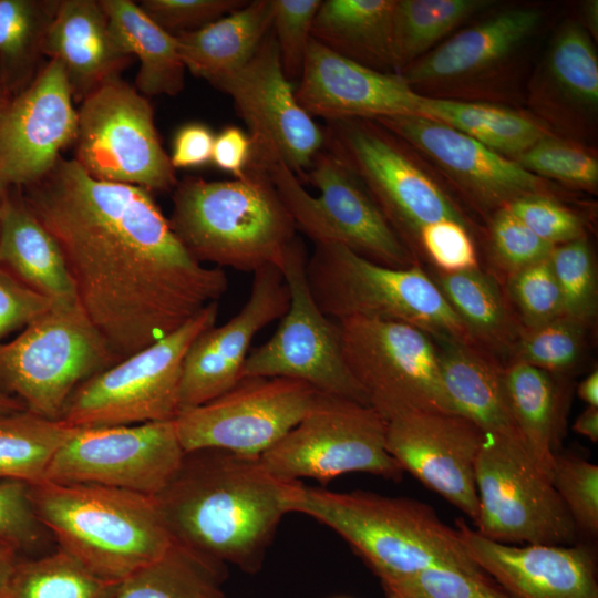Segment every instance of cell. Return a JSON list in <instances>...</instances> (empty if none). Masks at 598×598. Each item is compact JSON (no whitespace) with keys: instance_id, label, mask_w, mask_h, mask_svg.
I'll list each match as a JSON object with an SVG mask.
<instances>
[{"instance_id":"obj_37","label":"cell","mask_w":598,"mask_h":598,"mask_svg":"<svg viewBox=\"0 0 598 598\" xmlns=\"http://www.w3.org/2000/svg\"><path fill=\"white\" fill-rule=\"evenodd\" d=\"M75 427L28 410L0 415V481L29 485L43 480L48 466Z\"/></svg>"},{"instance_id":"obj_7","label":"cell","mask_w":598,"mask_h":598,"mask_svg":"<svg viewBox=\"0 0 598 598\" xmlns=\"http://www.w3.org/2000/svg\"><path fill=\"white\" fill-rule=\"evenodd\" d=\"M268 171L296 229L315 245H341L391 268L415 265L412 252L361 179L324 147L316 154L303 177L319 189L317 197L303 188L283 162L272 163Z\"/></svg>"},{"instance_id":"obj_61","label":"cell","mask_w":598,"mask_h":598,"mask_svg":"<svg viewBox=\"0 0 598 598\" xmlns=\"http://www.w3.org/2000/svg\"><path fill=\"white\" fill-rule=\"evenodd\" d=\"M10 186L4 183L2 179H0V230H1V223H2V216L3 210L7 202V197L9 194Z\"/></svg>"},{"instance_id":"obj_13","label":"cell","mask_w":598,"mask_h":598,"mask_svg":"<svg viewBox=\"0 0 598 598\" xmlns=\"http://www.w3.org/2000/svg\"><path fill=\"white\" fill-rule=\"evenodd\" d=\"M73 146V159L95 179L148 192L171 190L178 183L151 103L121 78L81 102Z\"/></svg>"},{"instance_id":"obj_27","label":"cell","mask_w":598,"mask_h":598,"mask_svg":"<svg viewBox=\"0 0 598 598\" xmlns=\"http://www.w3.org/2000/svg\"><path fill=\"white\" fill-rule=\"evenodd\" d=\"M0 267L54 305H78L58 243L23 196L10 190L0 230Z\"/></svg>"},{"instance_id":"obj_47","label":"cell","mask_w":598,"mask_h":598,"mask_svg":"<svg viewBox=\"0 0 598 598\" xmlns=\"http://www.w3.org/2000/svg\"><path fill=\"white\" fill-rule=\"evenodd\" d=\"M508 293L524 329L538 327L564 315L560 291L549 259L509 275Z\"/></svg>"},{"instance_id":"obj_25","label":"cell","mask_w":598,"mask_h":598,"mask_svg":"<svg viewBox=\"0 0 598 598\" xmlns=\"http://www.w3.org/2000/svg\"><path fill=\"white\" fill-rule=\"evenodd\" d=\"M42 53L62 64L73 100L80 103L104 83L121 78L133 60L115 41L95 0H59Z\"/></svg>"},{"instance_id":"obj_24","label":"cell","mask_w":598,"mask_h":598,"mask_svg":"<svg viewBox=\"0 0 598 598\" xmlns=\"http://www.w3.org/2000/svg\"><path fill=\"white\" fill-rule=\"evenodd\" d=\"M372 121L426 154L486 204L501 208L517 197L542 194L538 176L453 127L420 115Z\"/></svg>"},{"instance_id":"obj_43","label":"cell","mask_w":598,"mask_h":598,"mask_svg":"<svg viewBox=\"0 0 598 598\" xmlns=\"http://www.w3.org/2000/svg\"><path fill=\"white\" fill-rule=\"evenodd\" d=\"M386 598H516L487 574L431 567L381 585Z\"/></svg>"},{"instance_id":"obj_3","label":"cell","mask_w":598,"mask_h":598,"mask_svg":"<svg viewBox=\"0 0 598 598\" xmlns=\"http://www.w3.org/2000/svg\"><path fill=\"white\" fill-rule=\"evenodd\" d=\"M168 220L199 262L243 272L280 268L298 237L268 167L251 162L239 178L187 176L178 182Z\"/></svg>"},{"instance_id":"obj_40","label":"cell","mask_w":598,"mask_h":598,"mask_svg":"<svg viewBox=\"0 0 598 598\" xmlns=\"http://www.w3.org/2000/svg\"><path fill=\"white\" fill-rule=\"evenodd\" d=\"M491 3L488 0H395L392 49L396 70L405 69L461 22Z\"/></svg>"},{"instance_id":"obj_53","label":"cell","mask_w":598,"mask_h":598,"mask_svg":"<svg viewBox=\"0 0 598 598\" xmlns=\"http://www.w3.org/2000/svg\"><path fill=\"white\" fill-rule=\"evenodd\" d=\"M54 303L0 267V343L9 333L25 328Z\"/></svg>"},{"instance_id":"obj_45","label":"cell","mask_w":598,"mask_h":598,"mask_svg":"<svg viewBox=\"0 0 598 598\" xmlns=\"http://www.w3.org/2000/svg\"><path fill=\"white\" fill-rule=\"evenodd\" d=\"M527 172L585 189L598 184V162L584 148L565 141L543 137L514 159Z\"/></svg>"},{"instance_id":"obj_19","label":"cell","mask_w":598,"mask_h":598,"mask_svg":"<svg viewBox=\"0 0 598 598\" xmlns=\"http://www.w3.org/2000/svg\"><path fill=\"white\" fill-rule=\"evenodd\" d=\"M62 64L49 60L21 90L0 97V179L25 187L73 145L78 110Z\"/></svg>"},{"instance_id":"obj_21","label":"cell","mask_w":598,"mask_h":598,"mask_svg":"<svg viewBox=\"0 0 598 598\" xmlns=\"http://www.w3.org/2000/svg\"><path fill=\"white\" fill-rule=\"evenodd\" d=\"M289 302L280 268L267 266L255 271L248 300L238 313L226 323L203 331L188 348L183 363L179 412L231 389L241 379L254 338L281 319Z\"/></svg>"},{"instance_id":"obj_46","label":"cell","mask_w":598,"mask_h":598,"mask_svg":"<svg viewBox=\"0 0 598 598\" xmlns=\"http://www.w3.org/2000/svg\"><path fill=\"white\" fill-rule=\"evenodd\" d=\"M274 32L282 71L299 81L311 41V29L321 0H271Z\"/></svg>"},{"instance_id":"obj_42","label":"cell","mask_w":598,"mask_h":598,"mask_svg":"<svg viewBox=\"0 0 598 598\" xmlns=\"http://www.w3.org/2000/svg\"><path fill=\"white\" fill-rule=\"evenodd\" d=\"M564 315L587 324L597 313V277L592 252L582 236L555 246L549 257Z\"/></svg>"},{"instance_id":"obj_49","label":"cell","mask_w":598,"mask_h":598,"mask_svg":"<svg viewBox=\"0 0 598 598\" xmlns=\"http://www.w3.org/2000/svg\"><path fill=\"white\" fill-rule=\"evenodd\" d=\"M0 538L21 553L38 550L52 539L34 513L24 482L0 481Z\"/></svg>"},{"instance_id":"obj_10","label":"cell","mask_w":598,"mask_h":598,"mask_svg":"<svg viewBox=\"0 0 598 598\" xmlns=\"http://www.w3.org/2000/svg\"><path fill=\"white\" fill-rule=\"evenodd\" d=\"M386 421L372 406L318 392L301 419L259 461L278 478L326 484L362 472L400 481L403 471L385 447Z\"/></svg>"},{"instance_id":"obj_38","label":"cell","mask_w":598,"mask_h":598,"mask_svg":"<svg viewBox=\"0 0 598 598\" xmlns=\"http://www.w3.org/2000/svg\"><path fill=\"white\" fill-rule=\"evenodd\" d=\"M432 280L475 341L514 343L513 326L495 279L478 267L457 272L433 270Z\"/></svg>"},{"instance_id":"obj_26","label":"cell","mask_w":598,"mask_h":598,"mask_svg":"<svg viewBox=\"0 0 598 598\" xmlns=\"http://www.w3.org/2000/svg\"><path fill=\"white\" fill-rule=\"evenodd\" d=\"M540 12L512 9L470 27L422 55L400 74L410 85L468 78L503 61L538 27Z\"/></svg>"},{"instance_id":"obj_23","label":"cell","mask_w":598,"mask_h":598,"mask_svg":"<svg viewBox=\"0 0 598 598\" xmlns=\"http://www.w3.org/2000/svg\"><path fill=\"white\" fill-rule=\"evenodd\" d=\"M295 90L300 106L327 122L419 115L423 95L400 74L378 71L341 56L311 38Z\"/></svg>"},{"instance_id":"obj_51","label":"cell","mask_w":598,"mask_h":598,"mask_svg":"<svg viewBox=\"0 0 598 598\" xmlns=\"http://www.w3.org/2000/svg\"><path fill=\"white\" fill-rule=\"evenodd\" d=\"M245 0H143L140 8L163 30L176 35L205 25L243 8Z\"/></svg>"},{"instance_id":"obj_59","label":"cell","mask_w":598,"mask_h":598,"mask_svg":"<svg viewBox=\"0 0 598 598\" xmlns=\"http://www.w3.org/2000/svg\"><path fill=\"white\" fill-rule=\"evenodd\" d=\"M584 21L591 32V35L597 38L598 33V2L597 0L587 1L582 8ZM590 35V37H591Z\"/></svg>"},{"instance_id":"obj_33","label":"cell","mask_w":598,"mask_h":598,"mask_svg":"<svg viewBox=\"0 0 598 598\" xmlns=\"http://www.w3.org/2000/svg\"><path fill=\"white\" fill-rule=\"evenodd\" d=\"M534 95L538 104L592 113L598 104V59L590 34L575 22L555 35L542 63Z\"/></svg>"},{"instance_id":"obj_6","label":"cell","mask_w":598,"mask_h":598,"mask_svg":"<svg viewBox=\"0 0 598 598\" xmlns=\"http://www.w3.org/2000/svg\"><path fill=\"white\" fill-rule=\"evenodd\" d=\"M307 281L320 310L340 321L362 317L413 326L436 341L475 344L439 287L419 266L400 269L370 261L336 244L315 245Z\"/></svg>"},{"instance_id":"obj_39","label":"cell","mask_w":598,"mask_h":598,"mask_svg":"<svg viewBox=\"0 0 598 598\" xmlns=\"http://www.w3.org/2000/svg\"><path fill=\"white\" fill-rule=\"evenodd\" d=\"M120 586L56 547L38 557L21 558L4 598H114Z\"/></svg>"},{"instance_id":"obj_32","label":"cell","mask_w":598,"mask_h":598,"mask_svg":"<svg viewBox=\"0 0 598 598\" xmlns=\"http://www.w3.org/2000/svg\"><path fill=\"white\" fill-rule=\"evenodd\" d=\"M503 391L512 422L532 458L550 477L558 453L561 402L549 372L512 362L502 371Z\"/></svg>"},{"instance_id":"obj_28","label":"cell","mask_w":598,"mask_h":598,"mask_svg":"<svg viewBox=\"0 0 598 598\" xmlns=\"http://www.w3.org/2000/svg\"><path fill=\"white\" fill-rule=\"evenodd\" d=\"M435 346L443 388L455 413L484 433L522 442L506 405L503 370L473 344L443 340Z\"/></svg>"},{"instance_id":"obj_50","label":"cell","mask_w":598,"mask_h":598,"mask_svg":"<svg viewBox=\"0 0 598 598\" xmlns=\"http://www.w3.org/2000/svg\"><path fill=\"white\" fill-rule=\"evenodd\" d=\"M503 207L553 246L582 237L579 217L544 194L520 196Z\"/></svg>"},{"instance_id":"obj_22","label":"cell","mask_w":598,"mask_h":598,"mask_svg":"<svg viewBox=\"0 0 598 598\" xmlns=\"http://www.w3.org/2000/svg\"><path fill=\"white\" fill-rule=\"evenodd\" d=\"M470 558L516 598H598L597 557L585 543L516 546L456 520Z\"/></svg>"},{"instance_id":"obj_35","label":"cell","mask_w":598,"mask_h":598,"mask_svg":"<svg viewBox=\"0 0 598 598\" xmlns=\"http://www.w3.org/2000/svg\"><path fill=\"white\" fill-rule=\"evenodd\" d=\"M225 577V566L174 543L159 559L122 581L114 598H229L221 588Z\"/></svg>"},{"instance_id":"obj_9","label":"cell","mask_w":598,"mask_h":598,"mask_svg":"<svg viewBox=\"0 0 598 598\" xmlns=\"http://www.w3.org/2000/svg\"><path fill=\"white\" fill-rule=\"evenodd\" d=\"M218 309V302L210 303L174 332L83 382L61 421L93 427L174 420L185 355L193 341L215 326Z\"/></svg>"},{"instance_id":"obj_52","label":"cell","mask_w":598,"mask_h":598,"mask_svg":"<svg viewBox=\"0 0 598 598\" xmlns=\"http://www.w3.org/2000/svg\"><path fill=\"white\" fill-rule=\"evenodd\" d=\"M442 272L477 268L475 246L465 223L442 220L423 227L415 240Z\"/></svg>"},{"instance_id":"obj_58","label":"cell","mask_w":598,"mask_h":598,"mask_svg":"<svg viewBox=\"0 0 598 598\" xmlns=\"http://www.w3.org/2000/svg\"><path fill=\"white\" fill-rule=\"evenodd\" d=\"M577 393L588 406L598 408V370L592 371L580 382Z\"/></svg>"},{"instance_id":"obj_34","label":"cell","mask_w":598,"mask_h":598,"mask_svg":"<svg viewBox=\"0 0 598 598\" xmlns=\"http://www.w3.org/2000/svg\"><path fill=\"white\" fill-rule=\"evenodd\" d=\"M419 115L453 127L501 155L514 157L548 135L534 120L485 103L423 96Z\"/></svg>"},{"instance_id":"obj_29","label":"cell","mask_w":598,"mask_h":598,"mask_svg":"<svg viewBox=\"0 0 598 598\" xmlns=\"http://www.w3.org/2000/svg\"><path fill=\"white\" fill-rule=\"evenodd\" d=\"M272 24V1L252 0L195 31L176 34L185 69L213 84L244 66Z\"/></svg>"},{"instance_id":"obj_2","label":"cell","mask_w":598,"mask_h":598,"mask_svg":"<svg viewBox=\"0 0 598 598\" xmlns=\"http://www.w3.org/2000/svg\"><path fill=\"white\" fill-rule=\"evenodd\" d=\"M299 483L276 477L259 457L199 448L185 452L154 498L175 544L254 574L262 567Z\"/></svg>"},{"instance_id":"obj_30","label":"cell","mask_w":598,"mask_h":598,"mask_svg":"<svg viewBox=\"0 0 598 598\" xmlns=\"http://www.w3.org/2000/svg\"><path fill=\"white\" fill-rule=\"evenodd\" d=\"M395 0H326L312 22L311 38L373 70L396 69L392 49Z\"/></svg>"},{"instance_id":"obj_8","label":"cell","mask_w":598,"mask_h":598,"mask_svg":"<svg viewBox=\"0 0 598 598\" xmlns=\"http://www.w3.org/2000/svg\"><path fill=\"white\" fill-rule=\"evenodd\" d=\"M117 362L79 305H53L0 343V391L31 413L61 420L73 392Z\"/></svg>"},{"instance_id":"obj_18","label":"cell","mask_w":598,"mask_h":598,"mask_svg":"<svg viewBox=\"0 0 598 598\" xmlns=\"http://www.w3.org/2000/svg\"><path fill=\"white\" fill-rule=\"evenodd\" d=\"M229 95L248 127L250 162L268 167L283 162L302 183L324 131L298 103L282 71L272 30L240 69L212 84Z\"/></svg>"},{"instance_id":"obj_5","label":"cell","mask_w":598,"mask_h":598,"mask_svg":"<svg viewBox=\"0 0 598 598\" xmlns=\"http://www.w3.org/2000/svg\"><path fill=\"white\" fill-rule=\"evenodd\" d=\"M30 499L56 546L109 580L124 581L174 544L153 496L41 481Z\"/></svg>"},{"instance_id":"obj_57","label":"cell","mask_w":598,"mask_h":598,"mask_svg":"<svg viewBox=\"0 0 598 598\" xmlns=\"http://www.w3.org/2000/svg\"><path fill=\"white\" fill-rule=\"evenodd\" d=\"M573 430L589 439L591 442L598 441V408L587 406L576 419Z\"/></svg>"},{"instance_id":"obj_36","label":"cell","mask_w":598,"mask_h":598,"mask_svg":"<svg viewBox=\"0 0 598 598\" xmlns=\"http://www.w3.org/2000/svg\"><path fill=\"white\" fill-rule=\"evenodd\" d=\"M59 0H0V84L4 94L39 72L42 44Z\"/></svg>"},{"instance_id":"obj_14","label":"cell","mask_w":598,"mask_h":598,"mask_svg":"<svg viewBox=\"0 0 598 598\" xmlns=\"http://www.w3.org/2000/svg\"><path fill=\"white\" fill-rule=\"evenodd\" d=\"M307 258L305 245L297 237L280 267L289 289V308L272 337L248 354L241 378L299 380L321 393L370 405L344 361L338 321L327 317L312 297Z\"/></svg>"},{"instance_id":"obj_11","label":"cell","mask_w":598,"mask_h":598,"mask_svg":"<svg viewBox=\"0 0 598 598\" xmlns=\"http://www.w3.org/2000/svg\"><path fill=\"white\" fill-rule=\"evenodd\" d=\"M475 530L504 544L571 545L578 532L550 477L518 440L485 433Z\"/></svg>"},{"instance_id":"obj_15","label":"cell","mask_w":598,"mask_h":598,"mask_svg":"<svg viewBox=\"0 0 598 598\" xmlns=\"http://www.w3.org/2000/svg\"><path fill=\"white\" fill-rule=\"evenodd\" d=\"M323 131V147L361 179L403 243L416 240L423 227L437 221L465 223L443 190L375 121H330Z\"/></svg>"},{"instance_id":"obj_20","label":"cell","mask_w":598,"mask_h":598,"mask_svg":"<svg viewBox=\"0 0 598 598\" xmlns=\"http://www.w3.org/2000/svg\"><path fill=\"white\" fill-rule=\"evenodd\" d=\"M485 433L447 412L410 411L386 421L385 447L403 472L444 497L474 523L475 466Z\"/></svg>"},{"instance_id":"obj_1","label":"cell","mask_w":598,"mask_h":598,"mask_svg":"<svg viewBox=\"0 0 598 598\" xmlns=\"http://www.w3.org/2000/svg\"><path fill=\"white\" fill-rule=\"evenodd\" d=\"M24 189L63 254L78 305L118 361L228 290L225 271L195 259L140 186L95 179L61 156Z\"/></svg>"},{"instance_id":"obj_44","label":"cell","mask_w":598,"mask_h":598,"mask_svg":"<svg viewBox=\"0 0 598 598\" xmlns=\"http://www.w3.org/2000/svg\"><path fill=\"white\" fill-rule=\"evenodd\" d=\"M550 481L578 534L598 535V466L577 455L556 453Z\"/></svg>"},{"instance_id":"obj_4","label":"cell","mask_w":598,"mask_h":598,"mask_svg":"<svg viewBox=\"0 0 598 598\" xmlns=\"http://www.w3.org/2000/svg\"><path fill=\"white\" fill-rule=\"evenodd\" d=\"M289 513L307 515L339 534L381 585L431 567L484 574L465 551L457 529L413 498L332 492L300 482Z\"/></svg>"},{"instance_id":"obj_60","label":"cell","mask_w":598,"mask_h":598,"mask_svg":"<svg viewBox=\"0 0 598 598\" xmlns=\"http://www.w3.org/2000/svg\"><path fill=\"white\" fill-rule=\"evenodd\" d=\"M27 410L17 398L0 391V415L12 414Z\"/></svg>"},{"instance_id":"obj_48","label":"cell","mask_w":598,"mask_h":598,"mask_svg":"<svg viewBox=\"0 0 598 598\" xmlns=\"http://www.w3.org/2000/svg\"><path fill=\"white\" fill-rule=\"evenodd\" d=\"M491 234L493 256L508 276L549 259L555 248L534 234L505 207L497 210Z\"/></svg>"},{"instance_id":"obj_55","label":"cell","mask_w":598,"mask_h":598,"mask_svg":"<svg viewBox=\"0 0 598 598\" xmlns=\"http://www.w3.org/2000/svg\"><path fill=\"white\" fill-rule=\"evenodd\" d=\"M250 156L251 141L241 128L229 125L215 135L212 163L234 178L245 174Z\"/></svg>"},{"instance_id":"obj_62","label":"cell","mask_w":598,"mask_h":598,"mask_svg":"<svg viewBox=\"0 0 598 598\" xmlns=\"http://www.w3.org/2000/svg\"><path fill=\"white\" fill-rule=\"evenodd\" d=\"M3 94H4V92H3L2 86L0 84V97H2Z\"/></svg>"},{"instance_id":"obj_56","label":"cell","mask_w":598,"mask_h":598,"mask_svg":"<svg viewBox=\"0 0 598 598\" xmlns=\"http://www.w3.org/2000/svg\"><path fill=\"white\" fill-rule=\"evenodd\" d=\"M20 559L21 551L14 545L0 538V598H4L11 577Z\"/></svg>"},{"instance_id":"obj_63","label":"cell","mask_w":598,"mask_h":598,"mask_svg":"<svg viewBox=\"0 0 598 598\" xmlns=\"http://www.w3.org/2000/svg\"><path fill=\"white\" fill-rule=\"evenodd\" d=\"M339 598H346V597H339Z\"/></svg>"},{"instance_id":"obj_31","label":"cell","mask_w":598,"mask_h":598,"mask_svg":"<svg viewBox=\"0 0 598 598\" xmlns=\"http://www.w3.org/2000/svg\"><path fill=\"white\" fill-rule=\"evenodd\" d=\"M99 1L117 44L140 60L134 87L144 96L177 95L184 87L186 69L176 37L131 0Z\"/></svg>"},{"instance_id":"obj_16","label":"cell","mask_w":598,"mask_h":598,"mask_svg":"<svg viewBox=\"0 0 598 598\" xmlns=\"http://www.w3.org/2000/svg\"><path fill=\"white\" fill-rule=\"evenodd\" d=\"M288 378L245 377L219 396L174 419L185 452L219 448L260 457L293 429L317 394Z\"/></svg>"},{"instance_id":"obj_17","label":"cell","mask_w":598,"mask_h":598,"mask_svg":"<svg viewBox=\"0 0 598 598\" xmlns=\"http://www.w3.org/2000/svg\"><path fill=\"white\" fill-rule=\"evenodd\" d=\"M184 454L174 420L75 427L42 481L97 484L154 497L175 475Z\"/></svg>"},{"instance_id":"obj_12","label":"cell","mask_w":598,"mask_h":598,"mask_svg":"<svg viewBox=\"0 0 598 598\" xmlns=\"http://www.w3.org/2000/svg\"><path fill=\"white\" fill-rule=\"evenodd\" d=\"M338 323L347 367L370 406L385 421L410 411L455 413L429 334L408 323L375 318L353 317Z\"/></svg>"},{"instance_id":"obj_54","label":"cell","mask_w":598,"mask_h":598,"mask_svg":"<svg viewBox=\"0 0 598 598\" xmlns=\"http://www.w3.org/2000/svg\"><path fill=\"white\" fill-rule=\"evenodd\" d=\"M215 134L207 125L192 122L181 126L173 138L169 161L174 169L195 168L212 162Z\"/></svg>"},{"instance_id":"obj_41","label":"cell","mask_w":598,"mask_h":598,"mask_svg":"<svg viewBox=\"0 0 598 598\" xmlns=\"http://www.w3.org/2000/svg\"><path fill=\"white\" fill-rule=\"evenodd\" d=\"M585 330L584 322L565 315L524 329L513 343V362L526 363L549 373L566 371L580 357Z\"/></svg>"}]
</instances>
